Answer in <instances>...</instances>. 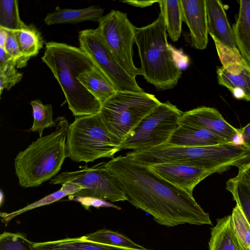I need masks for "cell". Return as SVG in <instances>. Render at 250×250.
Segmentation results:
<instances>
[{"label": "cell", "mask_w": 250, "mask_h": 250, "mask_svg": "<svg viewBox=\"0 0 250 250\" xmlns=\"http://www.w3.org/2000/svg\"><path fill=\"white\" fill-rule=\"evenodd\" d=\"M104 166L124 186L127 201L151 215L159 224L168 227L212 225L209 214L193 195L158 176L147 167L126 155L113 158Z\"/></svg>", "instance_id": "cell-1"}, {"label": "cell", "mask_w": 250, "mask_h": 250, "mask_svg": "<svg viewBox=\"0 0 250 250\" xmlns=\"http://www.w3.org/2000/svg\"><path fill=\"white\" fill-rule=\"evenodd\" d=\"M42 62L49 68L64 93L75 117L99 113L100 103L79 82L78 75L94 64L80 47L50 42L46 43Z\"/></svg>", "instance_id": "cell-2"}, {"label": "cell", "mask_w": 250, "mask_h": 250, "mask_svg": "<svg viewBox=\"0 0 250 250\" xmlns=\"http://www.w3.org/2000/svg\"><path fill=\"white\" fill-rule=\"evenodd\" d=\"M158 3L160 11L157 19L146 26L135 27V43L141 75L157 90L163 91L177 84L182 70L168 43L164 10L160 0Z\"/></svg>", "instance_id": "cell-3"}, {"label": "cell", "mask_w": 250, "mask_h": 250, "mask_svg": "<svg viewBox=\"0 0 250 250\" xmlns=\"http://www.w3.org/2000/svg\"><path fill=\"white\" fill-rule=\"evenodd\" d=\"M55 131L33 142L15 158V173L20 186L36 187L58 175L66 158L68 123L64 117L55 120Z\"/></svg>", "instance_id": "cell-4"}, {"label": "cell", "mask_w": 250, "mask_h": 250, "mask_svg": "<svg viewBox=\"0 0 250 250\" xmlns=\"http://www.w3.org/2000/svg\"><path fill=\"white\" fill-rule=\"evenodd\" d=\"M121 142L107 129L99 113L75 117L67 128L66 157L75 162H93L113 158L121 151Z\"/></svg>", "instance_id": "cell-5"}, {"label": "cell", "mask_w": 250, "mask_h": 250, "mask_svg": "<svg viewBox=\"0 0 250 250\" xmlns=\"http://www.w3.org/2000/svg\"><path fill=\"white\" fill-rule=\"evenodd\" d=\"M161 103L145 92L116 91L102 105L99 114L108 130L121 143Z\"/></svg>", "instance_id": "cell-6"}, {"label": "cell", "mask_w": 250, "mask_h": 250, "mask_svg": "<svg viewBox=\"0 0 250 250\" xmlns=\"http://www.w3.org/2000/svg\"><path fill=\"white\" fill-rule=\"evenodd\" d=\"M183 113L170 102L161 103L121 142V150L142 151L167 144Z\"/></svg>", "instance_id": "cell-7"}, {"label": "cell", "mask_w": 250, "mask_h": 250, "mask_svg": "<svg viewBox=\"0 0 250 250\" xmlns=\"http://www.w3.org/2000/svg\"><path fill=\"white\" fill-rule=\"evenodd\" d=\"M104 162L92 167L86 166L74 171H65L50 180L51 184L62 185L67 182L79 184L84 188L69 196L72 200L76 197H89L111 202L127 201L125 188L120 181L105 167Z\"/></svg>", "instance_id": "cell-8"}, {"label": "cell", "mask_w": 250, "mask_h": 250, "mask_svg": "<svg viewBox=\"0 0 250 250\" xmlns=\"http://www.w3.org/2000/svg\"><path fill=\"white\" fill-rule=\"evenodd\" d=\"M96 28L119 64L133 78L141 75L133 61V46L135 43V26L127 14L112 10L104 16Z\"/></svg>", "instance_id": "cell-9"}, {"label": "cell", "mask_w": 250, "mask_h": 250, "mask_svg": "<svg viewBox=\"0 0 250 250\" xmlns=\"http://www.w3.org/2000/svg\"><path fill=\"white\" fill-rule=\"evenodd\" d=\"M80 48L91 59L94 64L112 83L117 91L144 92L136 79L121 67L105 43L97 29L79 33Z\"/></svg>", "instance_id": "cell-10"}, {"label": "cell", "mask_w": 250, "mask_h": 250, "mask_svg": "<svg viewBox=\"0 0 250 250\" xmlns=\"http://www.w3.org/2000/svg\"><path fill=\"white\" fill-rule=\"evenodd\" d=\"M222 66L216 70L218 83L228 88L239 100L250 102V64L237 47L214 42Z\"/></svg>", "instance_id": "cell-11"}, {"label": "cell", "mask_w": 250, "mask_h": 250, "mask_svg": "<svg viewBox=\"0 0 250 250\" xmlns=\"http://www.w3.org/2000/svg\"><path fill=\"white\" fill-rule=\"evenodd\" d=\"M147 167L158 176L191 195L200 182L212 174L218 173L215 170L179 163L157 164Z\"/></svg>", "instance_id": "cell-12"}, {"label": "cell", "mask_w": 250, "mask_h": 250, "mask_svg": "<svg viewBox=\"0 0 250 250\" xmlns=\"http://www.w3.org/2000/svg\"><path fill=\"white\" fill-rule=\"evenodd\" d=\"M180 123L204 128L228 143L237 144V138H241L239 129L231 125L213 107L201 106L183 112Z\"/></svg>", "instance_id": "cell-13"}, {"label": "cell", "mask_w": 250, "mask_h": 250, "mask_svg": "<svg viewBox=\"0 0 250 250\" xmlns=\"http://www.w3.org/2000/svg\"><path fill=\"white\" fill-rule=\"evenodd\" d=\"M183 21L190 33L191 46L204 50L208 43L206 0H180Z\"/></svg>", "instance_id": "cell-14"}, {"label": "cell", "mask_w": 250, "mask_h": 250, "mask_svg": "<svg viewBox=\"0 0 250 250\" xmlns=\"http://www.w3.org/2000/svg\"><path fill=\"white\" fill-rule=\"evenodd\" d=\"M206 6L208 34L227 46L237 47L233 30L222 1L206 0Z\"/></svg>", "instance_id": "cell-15"}, {"label": "cell", "mask_w": 250, "mask_h": 250, "mask_svg": "<svg viewBox=\"0 0 250 250\" xmlns=\"http://www.w3.org/2000/svg\"><path fill=\"white\" fill-rule=\"evenodd\" d=\"M228 143L220 137L200 127L180 123L167 144L186 147H201Z\"/></svg>", "instance_id": "cell-16"}, {"label": "cell", "mask_w": 250, "mask_h": 250, "mask_svg": "<svg viewBox=\"0 0 250 250\" xmlns=\"http://www.w3.org/2000/svg\"><path fill=\"white\" fill-rule=\"evenodd\" d=\"M104 10L97 6L73 9H61L49 13L44 19L47 25L58 24L76 23L84 21L99 22L103 17Z\"/></svg>", "instance_id": "cell-17"}, {"label": "cell", "mask_w": 250, "mask_h": 250, "mask_svg": "<svg viewBox=\"0 0 250 250\" xmlns=\"http://www.w3.org/2000/svg\"><path fill=\"white\" fill-rule=\"evenodd\" d=\"M209 250H247L242 245L231 225L230 215L218 219L211 228Z\"/></svg>", "instance_id": "cell-18"}, {"label": "cell", "mask_w": 250, "mask_h": 250, "mask_svg": "<svg viewBox=\"0 0 250 250\" xmlns=\"http://www.w3.org/2000/svg\"><path fill=\"white\" fill-rule=\"evenodd\" d=\"M77 79L101 105L117 91L112 83L95 65L91 69L80 73Z\"/></svg>", "instance_id": "cell-19"}, {"label": "cell", "mask_w": 250, "mask_h": 250, "mask_svg": "<svg viewBox=\"0 0 250 250\" xmlns=\"http://www.w3.org/2000/svg\"><path fill=\"white\" fill-rule=\"evenodd\" d=\"M34 250H141L112 246L84 240L80 237L66 238L43 242H33Z\"/></svg>", "instance_id": "cell-20"}, {"label": "cell", "mask_w": 250, "mask_h": 250, "mask_svg": "<svg viewBox=\"0 0 250 250\" xmlns=\"http://www.w3.org/2000/svg\"><path fill=\"white\" fill-rule=\"evenodd\" d=\"M239 3V11L232 29L236 47L250 64V0H241Z\"/></svg>", "instance_id": "cell-21"}, {"label": "cell", "mask_w": 250, "mask_h": 250, "mask_svg": "<svg viewBox=\"0 0 250 250\" xmlns=\"http://www.w3.org/2000/svg\"><path fill=\"white\" fill-rule=\"evenodd\" d=\"M83 188V186L76 183L72 182L64 183L62 184V187L59 190L37 201L28 205L22 208L9 213L1 212L0 214L1 221L5 226H7L12 219L21 213L34 208L49 205L67 195H74L79 192Z\"/></svg>", "instance_id": "cell-22"}, {"label": "cell", "mask_w": 250, "mask_h": 250, "mask_svg": "<svg viewBox=\"0 0 250 250\" xmlns=\"http://www.w3.org/2000/svg\"><path fill=\"white\" fill-rule=\"evenodd\" d=\"M22 55L29 59L36 56L42 47L43 40L40 31L32 25L15 31Z\"/></svg>", "instance_id": "cell-23"}, {"label": "cell", "mask_w": 250, "mask_h": 250, "mask_svg": "<svg viewBox=\"0 0 250 250\" xmlns=\"http://www.w3.org/2000/svg\"><path fill=\"white\" fill-rule=\"evenodd\" d=\"M82 237L88 241L112 246L138 250L145 249L143 246L136 243L129 238L119 232L104 229L83 236Z\"/></svg>", "instance_id": "cell-24"}, {"label": "cell", "mask_w": 250, "mask_h": 250, "mask_svg": "<svg viewBox=\"0 0 250 250\" xmlns=\"http://www.w3.org/2000/svg\"><path fill=\"white\" fill-rule=\"evenodd\" d=\"M164 10L167 31L172 41L176 42L182 33L183 16L180 0H160Z\"/></svg>", "instance_id": "cell-25"}, {"label": "cell", "mask_w": 250, "mask_h": 250, "mask_svg": "<svg viewBox=\"0 0 250 250\" xmlns=\"http://www.w3.org/2000/svg\"><path fill=\"white\" fill-rule=\"evenodd\" d=\"M226 188L250 223V181L236 176L226 182Z\"/></svg>", "instance_id": "cell-26"}, {"label": "cell", "mask_w": 250, "mask_h": 250, "mask_svg": "<svg viewBox=\"0 0 250 250\" xmlns=\"http://www.w3.org/2000/svg\"><path fill=\"white\" fill-rule=\"evenodd\" d=\"M22 74L17 70L13 59L0 47V95L4 89L10 90L20 82Z\"/></svg>", "instance_id": "cell-27"}, {"label": "cell", "mask_w": 250, "mask_h": 250, "mask_svg": "<svg viewBox=\"0 0 250 250\" xmlns=\"http://www.w3.org/2000/svg\"><path fill=\"white\" fill-rule=\"evenodd\" d=\"M26 24L20 16L18 1H0V27L7 30L17 31L24 28Z\"/></svg>", "instance_id": "cell-28"}, {"label": "cell", "mask_w": 250, "mask_h": 250, "mask_svg": "<svg viewBox=\"0 0 250 250\" xmlns=\"http://www.w3.org/2000/svg\"><path fill=\"white\" fill-rule=\"evenodd\" d=\"M32 107L33 124L30 130L37 132L40 137L44 129L56 126L55 121L53 120V108L51 104H44L39 99L30 102Z\"/></svg>", "instance_id": "cell-29"}, {"label": "cell", "mask_w": 250, "mask_h": 250, "mask_svg": "<svg viewBox=\"0 0 250 250\" xmlns=\"http://www.w3.org/2000/svg\"><path fill=\"white\" fill-rule=\"evenodd\" d=\"M231 217L232 228L243 246L250 250V223L240 207L236 204Z\"/></svg>", "instance_id": "cell-30"}, {"label": "cell", "mask_w": 250, "mask_h": 250, "mask_svg": "<svg viewBox=\"0 0 250 250\" xmlns=\"http://www.w3.org/2000/svg\"><path fill=\"white\" fill-rule=\"evenodd\" d=\"M0 250H34L32 242L21 232L4 231L0 235Z\"/></svg>", "instance_id": "cell-31"}, {"label": "cell", "mask_w": 250, "mask_h": 250, "mask_svg": "<svg viewBox=\"0 0 250 250\" xmlns=\"http://www.w3.org/2000/svg\"><path fill=\"white\" fill-rule=\"evenodd\" d=\"M3 49L13 59L17 68L24 67L27 65L30 59L21 53L15 31L8 30V37Z\"/></svg>", "instance_id": "cell-32"}, {"label": "cell", "mask_w": 250, "mask_h": 250, "mask_svg": "<svg viewBox=\"0 0 250 250\" xmlns=\"http://www.w3.org/2000/svg\"><path fill=\"white\" fill-rule=\"evenodd\" d=\"M73 200L79 202L86 209H88L90 207L98 208H112L118 210L121 209L120 207L110 202L96 198L76 197Z\"/></svg>", "instance_id": "cell-33"}, {"label": "cell", "mask_w": 250, "mask_h": 250, "mask_svg": "<svg viewBox=\"0 0 250 250\" xmlns=\"http://www.w3.org/2000/svg\"><path fill=\"white\" fill-rule=\"evenodd\" d=\"M242 145L250 149V122L244 127L239 129Z\"/></svg>", "instance_id": "cell-34"}, {"label": "cell", "mask_w": 250, "mask_h": 250, "mask_svg": "<svg viewBox=\"0 0 250 250\" xmlns=\"http://www.w3.org/2000/svg\"><path fill=\"white\" fill-rule=\"evenodd\" d=\"M121 1L135 7L144 8L151 6L154 3H158L159 0H125Z\"/></svg>", "instance_id": "cell-35"}, {"label": "cell", "mask_w": 250, "mask_h": 250, "mask_svg": "<svg viewBox=\"0 0 250 250\" xmlns=\"http://www.w3.org/2000/svg\"><path fill=\"white\" fill-rule=\"evenodd\" d=\"M237 177L250 181V160L238 168Z\"/></svg>", "instance_id": "cell-36"}, {"label": "cell", "mask_w": 250, "mask_h": 250, "mask_svg": "<svg viewBox=\"0 0 250 250\" xmlns=\"http://www.w3.org/2000/svg\"><path fill=\"white\" fill-rule=\"evenodd\" d=\"M8 37V30L0 27V47L4 48Z\"/></svg>", "instance_id": "cell-37"}]
</instances>
